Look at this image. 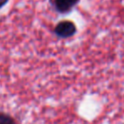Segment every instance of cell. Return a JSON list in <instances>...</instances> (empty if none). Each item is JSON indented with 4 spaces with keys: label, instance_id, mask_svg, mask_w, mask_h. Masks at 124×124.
Instances as JSON below:
<instances>
[{
    "label": "cell",
    "instance_id": "6da1fadb",
    "mask_svg": "<svg viewBox=\"0 0 124 124\" xmlns=\"http://www.w3.org/2000/svg\"><path fill=\"white\" fill-rule=\"evenodd\" d=\"M53 32L57 37L67 39L74 36L77 33V26L71 20H62L57 24Z\"/></svg>",
    "mask_w": 124,
    "mask_h": 124
},
{
    "label": "cell",
    "instance_id": "7a4b0ae2",
    "mask_svg": "<svg viewBox=\"0 0 124 124\" xmlns=\"http://www.w3.org/2000/svg\"><path fill=\"white\" fill-rule=\"evenodd\" d=\"M80 0H49L51 6L60 15H68L79 3Z\"/></svg>",
    "mask_w": 124,
    "mask_h": 124
},
{
    "label": "cell",
    "instance_id": "3957f363",
    "mask_svg": "<svg viewBox=\"0 0 124 124\" xmlns=\"http://www.w3.org/2000/svg\"><path fill=\"white\" fill-rule=\"evenodd\" d=\"M0 124H15V122L11 116L0 113Z\"/></svg>",
    "mask_w": 124,
    "mask_h": 124
},
{
    "label": "cell",
    "instance_id": "277c9868",
    "mask_svg": "<svg viewBox=\"0 0 124 124\" xmlns=\"http://www.w3.org/2000/svg\"><path fill=\"white\" fill-rule=\"evenodd\" d=\"M8 2V0H0V8H3Z\"/></svg>",
    "mask_w": 124,
    "mask_h": 124
}]
</instances>
